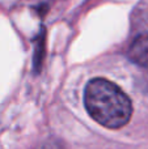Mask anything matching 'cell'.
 Segmentation results:
<instances>
[{
    "instance_id": "6da1fadb",
    "label": "cell",
    "mask_w": 148,
    "mask_h": 149,
    "mask_svg": "<svg viewBox=\"0 0 148 149\" xmlns=\"http://www.w3.org/2000/svg\"><path fill=\"white\" fill-rule=\"evenodd\" d=\"M84 103L97 123L113 130L127 124L133 114L130 98L115 84L105 79H93L88 82Z\"/></svg>"
},
{
    "instance_id": "7a4b0ae2",
    "label": "cell",
    "mask_w": 148,
    "mask_h": 149,
    "mask_svg": "<svg viewBox=\"0 0 148 149\" xmlns=\"http://www.w3.org/2000/svg\"><path fill=\"white\" fill-rule=\"evenodd\" d=\"M128 58L135 64L148 70V34H140L128 47Z\"/></svg>"
},
{
    "instance_id": "3957f363",
    "label": "cell",
    "mask_w": 148,
    "mask_h": 149,
    "mask_svg": "<svg viewBox=\"0 0 148 149\" xmlns=\"http://www.w3.org/2000/svg\"><path fill=\"white\" fill-rule=\"evenodd\" d=\"M36 149H64V145L59 141V140H46V141L41 143Z\"/></svg>"
}]
</instances>
